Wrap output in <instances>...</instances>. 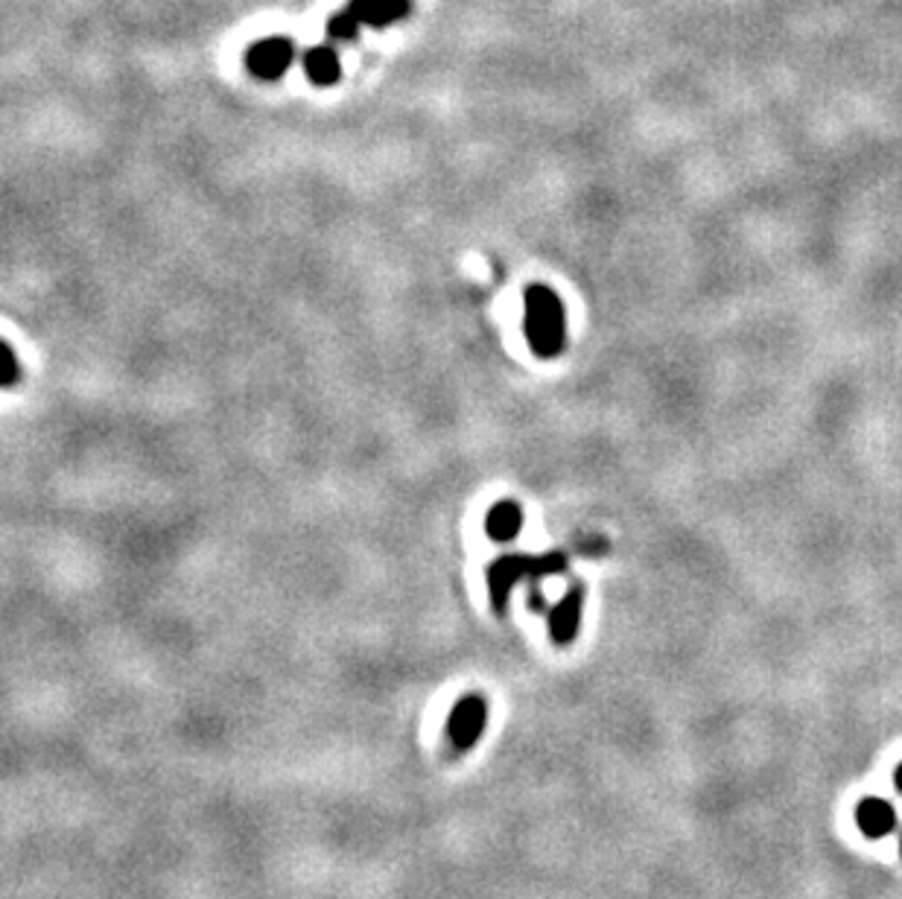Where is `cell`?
<instances>
[{"label":"cell","mask_w":902,"mask_h":899,"mask_svg":"<svg viewBox=\"0 0 902 899\" xmlns=\"http://www.w3.org/2000/svg\"><path fill=\"white\" fill-rule=\"evenodd\" d=\"M345 9L359 24L386 26L409 15V0H350Z\"/></svg>","instance_id":"52a82bcc"},{"label":"cell","mask_w":902,"mask_h":899,"mask_svg":"<svg viewBox=\"0 0 902 899\" xmlns=\"http://www.w3.org/2000/svg\"><path fill=\"white\" fill-rule=\"evenodd\" d=\"M520 526H523V511H520L517 502L502 500L497 502L494 509L488 511L486 518V532L494 537L497 543H509L517 537Z\"/></svg>","instance_id":"9c48e42d"},{"label":"cell","mask_w":902,"mask_h":899,"mask_svg":"<svg viewBox=\"0 0 902 899\" xmlns=\"http://www.w3.org/2000/svg\"><path fill=\"white\" fill-rule=\"evenodd\" d=\"M304 70L307 79H310L313 86H336L342 77L339 56H336V51L327 47V44H315V47H310V51L304 53Z\"/></svg>","instance_id":"ba28073f"},{"label":"cell","mask_w":902,"mask_h":899,"mask_svg":"<svg viewBox=\"0 0 902 899\" xmlns=\"http://www.w3.org/2000/svg\"><path fill=\"white\" fill-rule=\"evenodd\" d=\"M894 786H897V791H900L902 795V763L897 765V774H894Z\"/></svg>","instance_id":"7c38bea8"},{"label":"cell","mask_w":902,"mask_h":899,"mask_svg":"<svg viewBox=\"0 0 902 899\" xmlns=\"http://www.w3.org/2000/svg\"><path fill=\"white\" fill-rule=\"evenodd\" d=\"M564 555H544V558H528V555H511V558H500L494 567L488 569V590H491V599H494V608L502 611L505 608V599L514 590L517 581L523 578H541V576H553V573H561L564 569Z\"/></svg>","instance_id":"7a4b0ae2"},{"label":"cell","mask_w":902,"mask_h":899,"mask_svg":"<svg viewBox=\"0 0 902 899\" xmlns=\"http://www.w3.org/2000/svg\"><path fill=\"white\" fill-rule=\"evenodd\" d=\"M900 856H902V839H900Z\"/></svg>","instance_id":"4fadbf2b"},{"label":"cell","mask_w":902,"mask_h":899,"mask_svg":"<svg viewBox=\"0 0 902 899\" xmlns=\"http://www.w3.org/2000/svg\"><path fill=\"white\" fill-rule=\"evenodd\" d=\"M488 721V704L482 696H465L459 704L453 707L450 719H447V739L456 751H470L482 736Z\"/></svg>","instance_id":"3957f363"},{"label":"cell","mask_w":902,"mask_h":899,"mask_svg":"<svg viewBox=\"0 0 902 899\" xmlns=\"http://www.w3.org/2000/svg\"><path fill=\"white\" fill-rule=\"evenodd\" d=\"M581 602H584V593L579 590V585L572 587L570 593L564 596L561 602L555 604L549 611V634L558 645L572 643V636L579 631L581 622Z\"/></svg>","instance_id":"5b68a950"},{"label":"cell","mask_w":902,"mask_h":899,"mask_svg":"<svg viewBox=\"0 0 902 899\" xmlns=\"http://www.w3.org/2000/svg\"><path fill=\"white\" fill-rule=\"evenodd\" d=\"M292 59H296V47L290 38L272 35V38H260L248 47L246 65L257 79H281L290 70Z\"/></svg>","instance_id":"277c9868"},{"label":"cell","mask_w":902,"mask_h":899,"mask_svg":"<svg viewBox=\"0 0 902 899\" xmlns=\"http://www.w3.org/2000/svg\"><path fill=\"white\" fill-rule=\"evenodd\" d=\"M18 377H21V365H18L15 351L9 348L7 342H0V389L15 386Z\"/></svg>","instance_id":"30bf717a"},{"label":"cell","mask_w":902,"mask_h":899,"mask_svg":"<svg viewBox=\"0 0 902 899\" xmlns=\"http://www.w3.org/2000/svg\"><path fill=\"white\" fill-rule=\"evenodd\" d=\"M856 823L868 839H886L897 826L894 807L882 798H865L856 807Z\"/></svg>","instance_id":"8992f818"},{"label":"cell","mask_w":902,"mask_h":899,"mask_svg":"<svg viewBox=\"0 0 902 899\" xmlns=\"http://www.w3.org/2000/svg\"><path fill=\"white\" fill-rule=\"evenodd\" d=\"M526 340L537 357H555L564 348V307L549 287H528Z\"/></svg>","instance_id":"6da1fadb"},{"label":"cell","mask_w":902,"mask_h":899,"mask_svg":"<svg viewBox=\"0 0 902 899\" xmlns=\"http://www.w3.org/2000/svg\"><path fill=\"white\" fill-rule=\"evenodd\" d=\"M357 30H359V21L350 15L348 9L336 12V15L331 18V24H327V33H331L333 38H342V42L354 38V35H357Z\"/></svg>","instance_id":"8fae6325"}]
</instances>
